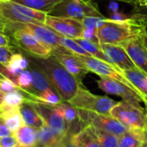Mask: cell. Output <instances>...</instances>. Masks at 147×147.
Listing matches in <instances>:
<instances>
[{
    "label": "cell",
    "instance_id": "7402d4cb",
    "mask_svg": "<svg viewBox=\"0 0 147 147\" xmlns=\"http://www.w3.org/2000/svg\"><path fill=\"white\" fill-rule=\"evenodd\" d=\"M125 77L147 101V76L138 68L122 71Z\"/></svg>",
    "mask_w": 147,
    "mask_h": 147
},
{
    "label": "cell",
    "instance_id": "484cf974",
    "mask_svg": "<svg viewBox=\"0 0 147 147\" xmlns=\"http://www.w3.org/2000/svg\"><path fill=\"white\" fill-rule=\"evenodd\" d=\"M12 2L22 4L28 8L44 11L47 14L61 0H10Z\"/></svg>",
    "mask_w": 147,
    "mask_h": 147
},
{
    "label": "cell",
    "instance_id": "f546056e",
    "mask_svg": "<svg viewBox=\"0 0 147 147\" xmlns=\"http://www.w3.org/2000/svg\"><path fill=\"white\" fill-rule=\"evenodd\" d=\"M59 43L64 48H65L68 52H70L72 54L78 56H90L78 43H77L74 40V39L60 36Z\"/></svg>",
    "mask_w": 147,
    "mask_h": 147
},
{
    "label": "cell",
    "instance_id": "7c38bea8",
    "mask_svg": "<svg viewBox=\"0 0 147 147\" xmlns=\"http://www.w3.org/2000/svg\"><path fill=\"white\" fill-rule=\"evenodd\" d=\"M79 115L85 126L90 125L98 129L110 133L118 138L122 136L128 129L111 115H100L91 112H79Z\"/></svg>",
    "mask_w": 147,
    "mask_h": 147
},
{
    "label": "cell",
    "instance_id": "83f0119b",
    "mask_svg": "<svg viewBox=\"0 0 147 147\" xmlns=\"http://www.w3.org/2000/svg\"><path fill=\"white\" fill-rule=\"evenodd\" d=\"M26 100L23 91L19 88L15 91L5 93L3 95V102L0 106L4 108H19Z\"/></svg>",
    "mask_w": 147,
    "mask_h": 147
},
{
    "label": "cell",
    "instance_id": "44dd1931",
    "mask_svg": "<svg viewBox=\"0 0 147 147\" xmlns=\"http://www.w3.org/2000/svg\"><path fill=\"white\" fill-rule=\"evenodd\" d=\"M63 137L56 135L47 125L44 124L40 129H38L35 147H59Z\"/></svg>",
    "mask_w": 147,
    "mask_h": 147
},
{
    "label": "cell",
    "instance_id": "ab89813d",
    "mask_svg": "<svg viewBox=\"0 0 147 147\" xmlns=\"http://www.w3.org/2000/svg\"><path fill=\"white\" fill-rule=\"evenodd\" d=\"M59 147H79L78 146V144L76 143V141L74 140V138H73V135L71 134H66L62 140H61V143H60V146Z\"/></svg>",
    "mask_w": 147,
    "mask_h": 147
},
{
    "label": "cell",
    "instance_id": "5b68a950",
    "mask_svg": "<svg viewBox=\"0 0 147 147\" xmlns=\"http://www.w3.org/2000/svg\"><path fill=\"white\" fill-rule=\"evenodd\" d=\"M48 16L82 20L86 16L104 17L97 5L84 0H61L48 13Z\"/></svg>",
    "mask_w": 147,
    "mask_h": 147
},
{
    "label": "cell",
    "instance_id": "4316f807",
    "mask_svg": "<svg viewBox=\"0 0 147 147\" xmlns=\"http://www.w3.org/2000/svg\"><path fill=\"white\" fill-rule=\"evenodd\" d=\"M101 147H119V138L110 133L89 125Z\"/></svg>",
    "mask_w": 147,
    "mask_h": 147
},
{
    "label": "cell",
    "instance_id": "f35d334b",
    "mask_svg": "<svg viewBox=\"0 0 147 147\" xmlns=\"http://www.w3.org/2000/svg\"><path fill=\"white\" fill-rule=\"evenodd\" d=\"M109 19L114 22H127V21L131 20V16L130 15L125 14L124 12L115 11L111 14Z\"/></svg>",
    "mask_w": 147,
    "mask_h": 147
},
{
    "label": "cell",
    "instance_id": "4fadbf2b",
    "mask_svg": "<svg viewBox=\"0 0 147 147\" xmlns=\"http://www.w3.org/2000/svg\"><path fill=\"white\" fill-rule=\"evenodd\" d=\"M97 85L102 91L110 95L120 96L123 99V101L135 105H140L141 102H144L147 106L146 99L143 96L137 93L121 82L108 78H101V79L97 81Z\"/></svg>",
    "mask_w": 147,
    "mask_h": 147
},
{
    "label": "cell",
    "instance_id": "8992f818",
    "mask_svg": "<svg viewBox=\"0 0 147 147\" xmlns=\"http://www.w3.org/2000/svg\"><path fill=\"white\" fill-rule=\"evenodd\" d=\"M47 14L10 0H0V16L13 22H34L44 24Z\"/></svg>",
    "mask_w": 147,
    "mask_h": 147
},
{
    "label": "cell",
    "instance_id": "c3c4849f",
    "mask_svg": "<svg viewBox=\"0 0 147 147\" xmlns=\"http://www.w3.org/2000/svg\"><path fill=\"white\" fill-rule=\"evenodd\" d=\"M14 147H27V146H22V145H21V144H19V143H17L16 146Z\"/></svg>",
    "mask_w": 147,
    "mask_h": 147
},
{
    "label": "cell",
    "instance_id": "f1b7e54d",
    "mask_svg": "<svg viewBox=\"0 0 147 147\" xmlns=\"http://www.w3.org/2000/svg\"><path fill=\"white\" fill-rule=\"evenodd\" d=\"M32 102H37L47 105H57L63 101L56 90L53 88H50L36 96Z\"/></svg>",
    "mask_w": 147,
    "mask_h": 147
},
{
    "label": "cell",
    "instance_id": "277c9868",
    "mask_svg": "<svg viewBox=\"0 0 147 147\" xmlns=\"http://www.w3.org/2000/svg\"><path fill=\"white\" fill-rule=\"evenodd\" d=\"M14 28H23L29 31L42 44L53 51V55L54 53H71L60 45V35L45 24H36L34 22H13L7 21L5 33L9 32Z\"/></svg>",
    "mask_w": 147,
    "mask_h": 147
},
{
    "label": "cell",
    "instance_id": "6da1fadb",
    "mask_svg": "<svg viewBox=\"0 0 147 147\" xmlns=\"http://www.w3.org/2000/svg\"><path fill=\"white\" fill-rule=\"evenodd\" d=\"M28 59L35 64L47 77L53 89L59 95L63 102H69L83 86L72 74H71L53 55L47 59L28 56Z\"/></svg>",
    "mask_w": 147,
    "mask_h": 147
},
{
    "label": "cell",
    "instance_id": "8d00e7d4",
    "mask_svg": "<svg viewBox=\"0 0 147 147\" xmlns=\"http://www.w3.org/2000/svg\"><path fill=\"white\" fill-rule=\"evenodd\" d=\"M81 38L94 41L96 43H99V40L96 35V28H84Z\"/></svg>",
    "mask_w": 147,
    "mask_h": 147
},
{
    "label": "cell",
    "instance_id": "4dcf8cb0",
    "mask_svg": "<svg viewBox=\"0 0 147 147\" xmlns=\"http://www.w3.org/2000/svg\"><path fill=\"white\" fill-rule=\"evenodd\" d=\"M131 19L140 25L147 28V3L145 5L134 7L130 14Z\"/></svg>",
    "mask_w": 147,
    "mask_h": 147
},
{
    "label": "cell",
    "instance_id": "5bb4252c",
    "mask_svg": "<svg viewBox=\"0 0 147 147\" xmlns=\"http://www.w3.org/2000/svg\"><path fill=\"white\" fill-rule=\"evenodd\" d=\"M44 24L59 35L71 39L81 38L84 30L81 20L67 17H57L47 15Z\"/></svg>",
    "mask_w": 147,
    "mask_h": 147
},
{
    "label": "cell",
    "instance_id": "b9f144b4",
    "mask_svg": "<svg viewBox=\"0 0 147 147\" xmlns=\"http://www.w3.org/2000/svg\"><path fill=\"white\" fill-rule=\"evenodd\" d=\"M9 78L10 80H12V81L15 83L14 78H13V77L11 76V74L9 72V71L7 70L6 66L0 64V79H3V78Z\"/></svg>",
    "mask_w": 147,
    "mask_h": 147
},
{
    "label": "cell",
    "instance_id": "e0dca14e",
    "mask_svg": "<svg viewBox=\"0 0 147 147\" xmlns=\"http://www.w3.org/2000/svg\"><path fill=\"white\" fill-rule=\"evenodd\" d=\"M55 59L79 82L82 83V79L90 71L78 59V57L72 53H54Z\"/></svg>",
    "mask_w": 147,
    "mask_h": 147
},
{
    "label": "cell",
    "instance_id": "d6986e66",
    "mask_svg": "<svg viewBox=\"0 0 147 147\" xmlns=\"http://www.w3.org/2000/svg\"><path fill=\"white\" fill-rule=\"evenodd\" d=\"M147 130L128 129L119 138V147H139L146 141Z\"/></svg>",
    "mask_w": 147,
    "mask_h": 147
},
{
    "label": "cell",
    "instance_id": "30bf717a",
    "mask_svg": "<svg viewBox=\"0 0 147 147\" xmlns=\"http://www.w3.org/2000/svg\"><path fill=\"white\" fill-rule=\"evenodd\" d=\"M77 56L82 61V63L84 65V66L87 68L89 71L96 73L101 78H108L121 82L127 86H128L129 88H131L132 90H134V91H136L137 93L140 94L136 90V88L130 83V81L125 77L123 71L119 68H117L116 66L109 63H107L105 61H102L99 59L94 58L92 56H78V55Z\"/></svg>",
    "mask_w": 147,
    "mask_h": 147
},
{
    "label": "cell",
    "instance_id": "d4e9b609",
    "mask_svg": "<svg viewBox=\"0 0 147 147\" xmlns=\"http://www.w3.org/2000/svg\"><path fill=\"white\" fill-rule=\"evenodd\" d=\"M74 40L77 43H78L90 56L99 59L107 63H109L108 58L106 57V55L101 49L99 43H96L94 41H91V40H86L84 38H77V39H74Z\"/></svg>",
    "mask_w": 147,
    "mask_h": 147
},
{
    "label": "cell",
    "instance_id": "e575fe53",
    "mask_svg": "<svg viewBox=\"0 0 147 147\" xmlns=\"http://www.w3.org/2000/svg\"><path fill=\"white\" fill-rule=\"evenodd\" d=\"M18 89L19 87L9 78H4L3 79H0V90L3 94L15 91Z\"/></svg>",
    "mask_w": 147,
    "mask_h": 147
},
{
    "label": "cell",
    "instance_id": "ee69618b",
    "mask_svg": "<svg viewBox=\"0 0 147 147\" xmlns=\"http://www.w3.org/2000/svg\"><path fill=\"white\" fill-rule=\"evenodd\" d=\"M117 1H121V2L129 3V4H131V5H133L134 7L145 5V4L147 3V0H117Z\"/></svg>",
    "mask_w": 147,
    "mask_h": 147
},
{
    "label": "cell",
    "instance_id": "cb8c5ba5",
    "mask_svg": "<svg viewBox=\"0 0 147 147\" xmlns=\"http://www.w3.org/2000/svg\"><path fill=\"white\" fill-rule=\"evenodd\" d=\"M73 138L79 147H101L89 125L73 135Z\"/></svg>",
    "mask_w": 147,
    "mask_h": 147
},
{
    "label": "cell",
    "instance_id": "7bdbcfd3",
    "mask_svg": "<svg viewBox=\"0 0 147 147\" xmlns=\"http://www.w3.org/2000/svg\"><path fill=\"white\" fill-rule=\"evenodd\" d=\"M11 44V40L4 33L0 32V47H9Z\"/></svg>",
    "mask_w": 147,
    "mask_h": 147
},
{
    "label": "cell",
    "instance_id": "8fae6325",
    "mask_svg": "<svg viewBox=\"0 0 147 147\" xmlns=\"http://www.w3.org/2000/svg\"><path fill=\"white\" fill-rule=\"evenodd\" d=\"M29 102L41 116L44 124L47 125L56 135L63 137L67 134L66 122L57 105H47L37 102Z\"/></svg>",
    "mask_w": 147,
    "mask_h": 147
},
{
    "label": "cell",
    "instance_id": "ac0fdd59",
    "mask_svg": "<svg viewBox=\"0 0 147 147\" xmlns=\"http://www.w3.org/2000/svg\"><path fill=\"white\" fill-rule=\"evenodd\" d=\"M19 110L23 121V125L29 126L37 130L44 125V121L41 116L28 100H26L19 107Z\"/></svg>",
    "mask_w": 147,
    "mask_h": 147
},
{
    "label": "cell",
    "instance_id": "52a82bcc",
    "mask_svg": "<svg viewBox=\"0 0 147 147\" xmlns=\"http://www.w3.org/2000/svg\"><path fill=\"white\" fill-rule=\"evenodd\" d=\"M109 115L127 129L147 130V113L140 105L121 101L111 109Z\"/></svg>",
    "mask_w": 147,
    "mask_h": 147
},
{
    "label": "cell",
    "instance_id": "7a4b0ae2",
    "mask_svg": "<svg viewBox=\"0 0 147 147\" xmlns=\"http://www.w3.org/2000/svg\"><path fill=\"white\" fill-rule=\"evenodd\" d=\"M141 27L133 19L127 22H114L109 18L106 22L96 28V35L99 44L119 45L122 41L135 36Z\"/></svg>",
    "mask_w": 147,
    "mask_h": 147
},
{
    "label": "cell",
    "instance_id": "bcb514c9",
    "mask_svg": "<svg viewBox=\"0 0 147 147\" xmlns=\"http://www.w3.org/2000/svg\"><path fill=\"white\" fill-rule=\"evenodd\" d=\"M109 9L112 10V12H115V11H117V9H118V4H117L115 2H111V3H109Z\"/></svg>",
    "mask_w": 147,
    "mask_h": 147
},
{
    "label": "cell",
    "instance_id": "2e32d148",
    "mask_svg": "<svg viewBox=\"0 0 147 147\" xmlns=\"http://www.w3.org/2000/svg\"><path fill=\"white\" fill-rule=\"evenodd\" d=\"M28 60V67L29 71L32 73V78H33V81H32V84L31 87L29 88V90H22L26 99L32 101L34 100V98L38 96L39 94H40L41 92L45 91L47 89L50 88H53L52 84L50 83L49 79L47 78V75L35 65L34 64L32 61Z\"/></svg>",
    "mask_w": 147,
    "mask_h": 147
},
{
    "label": "cell",
    "instance_id": "603a6c76",
    "mask_svg": "<svg viewBox=\"0 0 147 147\" xmlns=\"http://www.w3.org/2000/svg\"><path fill=\"white\" fill-rule=\"evenodd\" d=\"M38 130L27 125H22L14 135L16 138L17 143L27 147H35L37 142Z\"/></svg>",
    "mask_w": 147,
    "mask_h": 147
},
{
    "label": "cell",
    "instance_id": "60d3db41",
    "mask_svg": "<svg viewBox=\"0 0 147 147\" xmlns=\"http://www.w3.org/2000/svg\"><path fill=\"white\" fill-rule=\"evenodd\" d=\"M13 134H14L10 131V129L5 124L3 120L0 117V138L6 137V136H10V135H13Z\"/></svg>",
    "mask_w": 147,
    "mask_h": 147
},
{
    "label": "cell",
    "instance_id": "d6a6232c",
    "mask_svg": "<svg viewBox=\"0 0 147 147\" xmlns=\"http://www.w3.org/2000/svg\"><path fill=\"white\" fill-rule=\"evenodd\" d=\"M33 81L32 73L29 70H22L17 76L16 80V84L22 90H28L31 87Z\"/></svg>",
    "mask_w": 147,
    "mask_h": 147
},
{
    "label": "cell",
    "instance_id": "d590c367",
    "mask_svg": "<svg viewBox=\"0 0 147 147\" xmlns=\"http://www.w3.org/2000/svg\"><path fill=\"white\" fill-rule=\"evenodd\" d=\"M14 52L12 50V47H0V64L6 65L9 59H11Z\"/></svg>",
    "mask_w": 147,
    "mask_h": 147
},
{
    "label": "cell",
    "instance_id": "9a60e30c",
    "mask_svg": "<svg viewBox=\"0 0 147 147\" xmlns=\"http://www.w3.org/2000/svg\"><path fill=\"white\" fill-rule=\"evenodd\" d=\"M100 47L108 58L109 63L120 70L127 71L137 68L121 46L100 43Z\"/></svg>",
    "mask_w": 147,
    "mask_h": 147
},
{
    "label": "cell",
    "instance_id": "1f68e13d",
    "mask_svg": "<svg viewBox=\"0 0 147 147\" xmlns=\"http://www.w3.org/2000/svg\"><path fill=\"white\" fill-rule=\"evenodd\" d=\"M22 58V55L21 53H14L12 55L11 59H9V63L5 65L7 70L9 71V72L14 78L15 84H16V80L17 76L22 71L21 69V66H20V61H21Z\"/></svg>",
    "mask_w": 147,
    "mask_h": 147
},
{
    "label": "cell",
    "instance_id": "74e56055",
    "mask_svg": "<svg viewBox=\"0 0 147 147\" xmlns=\"http://www.w3.org/2000/svg\"><path fill=\"white\" fill-rule=\"evenodd\" d=\"M16 144L17 140L14 134L0 138V147H14Z\"/></svg>",
    "mask_w": 147,
    "mask_h": 147
},
{
    "label": "cell",
    "instance_id": "681fc988",
    "mask_svg": "<svg viewBox=\"0 0 147 147\" xmlns=\"http://www.w3.org/2000/svg\"><path fill=\"white\" fill-rule=\"evenodd\" d=\"M139 147H143V146H139Z\"/></svg>",
    "mask_w": 147,
    "mask_h": 147
},
{
    "label": "cell",
    "instance_id": "ba28073f",
    "mask_svg": "<svg viewBox=\"0 0 147 147\" xmlns=\"http://www.w3.org/2000/svg\"><path fill=\"white\" fill-rule=\"evenodd\" d=\"M127 52L135 66L147 76V31L141 27L138 34L119 44Z\"/></svg>",
    "mask_w": 147,
    "mask_h": 147
},
{
    "label": "cell",
    "instance_id": "836d02e7",
    "mask_svg": "<svg viewBox=\"0 0 147 147\" xmlns=\"http://www.w3.org/2000/svg\"><path fill=\"white\" fill-rule=\"evenodd\" d=\"M109 18L99 17V16H86L84 17L81 22L84 25V28H97L101 27L104 22H106Z\"/></svg>",
    "mask_w": 147,
    "mask_h": 147
},
{
    "label": "cell",
    "instance_id": "7dc6e473",
    "mask_svg": "<svg viewBox=\"0 0 147 147\" xmlns=\"http://www.w3.org/2000/svg\"><path fill=\"white\" fill-rule=\"evenodd\" d=\"M3 93L0 90V105L2 104V102H3Z\"/></svg>",
    "mask_w": 147,
    "mask_h": 147
},
{
    "label": "cell",
    "instance_id": "9c48e42d",
    "mask_svg": "<svg viewBox=\"0 0 147 147\" xmlns=\"http://www.w3.org/2000/svg\"><path fill=\"white\" fill-rule=\"evenodd\" d=\"M13 43L28 53L29 56L47 59L53 55V51L42 44L29 31L23 28H14L10 30Z\"/></svg>",
    "mask_w": 147,
    "mask_h": 147
},
{
    "label": "cell",
    "instance_id": "f6af8a7d",
    "mask_svg": "<svg viewBox=\"0 0 147 147\" xmlns=\"http://www.w3.org/2000/svg\"><path fill=\"white\" fill-rule=\"evenodd\" d=\"M6 22L7 21L4 20L0 16V32L5 33V28H6Z\"/></svg>",
    "mask_w": 147,
    "mask_h": 147
},
{
    "label": "cell",
    "instance_id": "3957f363",
    "mask_svg": "<svg viewBox=\"0 0 147 147\" xmlns=\"http://www.w3.org/2000/svg\"><path fill=\"white\" fill-rule=\"evenodd\" d=\"M68 102L74 106L79 112H91L110 115L111 109L118 102L108 96L94 95L81 86L76 95Z\"/></svg>",
    "mask_w": 147,
    "mask_h": 147
},
{
    "label": "cell",
    "instance_id": "ffe728a7",
    "mask_svg": "<svg viewBox=\"0 0 147 147\" xmlns=\"http://www.w3.org/2000/svg\"><path fill=\"white\" fill-rule=\"evenodd\" d=\"M0 117L13 134L23 125L19 108H4L0 106Z\"/></svg>",
    "mask_w": 147,
    "mask_h": 147
}]
</instances>
